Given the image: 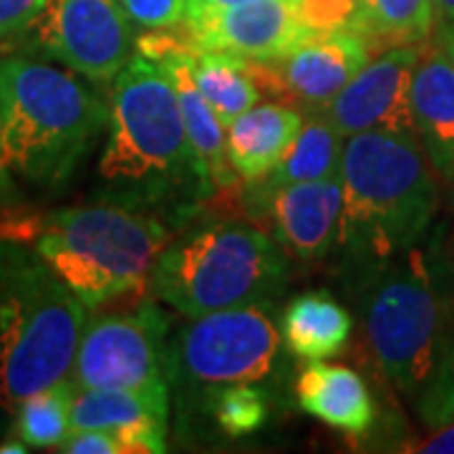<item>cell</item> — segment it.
I'll return each instance as SVG.
<instances>
[{"instance_id": "cell-20", "label": "cell", "mask_w": 454, "mask_h": 454, "mask_svg": "<svg viewBox=\"0 0 454 454\" xmlns=\"http://www.w3.org/2000/svg\"><path fill=\"white\" fill-rule=\"evenodd\" d=\"M184 64L190 68L197 89L207 98V104L215 109L225 129L240 114L253 109L262 98L253 61L247 59L225 51L200 49L192 38H187Z\"/></svg>"}, {"instance_id": "cell-2", "label": "cell", "mask_w": 454, "mask_h": 454, "mask_svg": "<svg viewBox=\"0 0 454 454\" xmlns=\"http://www.w3.org/2000/svg\"><path fill=\"white\" fill-rule=\"evenodd\" d=\"M348 280L358 291L376 366L417 402L454 328V255L447 230L434 225L419 243Z\"/></svg>"}, {"instance_id": "cell-31", "label": "cell", "mask_w": 454, "mask_h": 454, "mask_svg": "<svg viewBox=\"0 0 454 454\" xmlns=\"http://www.w3.org/2000/svg\"><path fill=\"white\" fill-rule=\"evenodd\" d=\"M404 452H427V454H454V422L429 427V434L411 444L402 447Z\"/></svg>"}, {"instance_id": "cell-21", "label": "cell", "mask_w": 454, "mask_h": 454, "mask_svg": "<svg viewBox=\"0 0 454 454\" xmlns=\"http://www.w3.org/2000/svg\"><path fill=\"white\" fill-rule=\"evenodd\" d=\"M351 313L331 293L313 291L288 303L280 324V336L298 358L325 361L343 351L351 339Z\"/></svg>"}, {"instance_id": "cell-22", "label": "cell", "mask_w": 454, "mask_h": 454, "mask_svg": "<svg viewBox=\"0 0 454 454\" xmlns=\"http://www.w3.org/2000/svg\"><path fill=\"white\" fill-rule=\"evenodd\" d=\"M340 154L343 137L331 124L325 112L309 114L303 129L298 131V137L293 139L276 169L268 177L255 182V192H270L298 182L336 177L340 172Z\"/></svg>"}, {"instance_id": "cell-28", "label": "cell", "mask_w": 454, "mask_h": 454, "mask_svg": "<svg viewBox=\"0 0 454 454\" xmlns=\"http://www.w3.org/2000/svg\"><path fill=\"white\" fill-rule=\"evenodd\" d=\"M49 0H0V49L20 46Z\"/></svg>"}, {"instance_id": "cell-32", "label": "cell", "mask_w": 454, "mask_h": 454, "mask_svg": "<svg viewBox=\"0 0 454 454\" xmlns=\"http://www.w3.org/2000/svg\"><path fill=\"white\" fill-rule=\"evenodd\" d=\"M247 0H187V16H195V13H210V11H223L230 5H240Z\"/></svg>"}, {"instance_id": "cell-29", "label": "cell", "mask_w": 454, "mask_h": 454, "mask_svg": "<svg viewBox=\"0 0 454 454\" xmlns=\"http://www.w3.org/2000/svg\"><path fill=\"white\" fill-rule=\"evenodd\" d=\"M358 0H298V11L310 31L346 28L356 13Z\"/></svg>"}, {"instance_id": "cell-3", "label": "cell", "mask_w": 454, "mask_h": 454, "mask_svg": "<svg viewBox=\"0 0 454 454\" xmlns=\"http://www.w3.org/2000/svg\"><path fill=\"white\" fill-rule=\"evenodd\" d=\"M109 124L97 83L38 53L0 59V157L13 179L61 190Z\"/></svg>"}, {"instance_id": "cell-33", "label": "cell", "mask_w": 454, "mask_h": 454, "mask_svg": "<svg viewBox=\"0 0 454 454\" xmlns=\"http://www.w3.org/2000/svg\"><path fill=\"white\" fill-rule=\"evenodd\" d=\"M434 41H437L442 49L447 51V56L454 61V26L447 23H437V31H434Z\"/></svg>"}, {"instance_id": "cell-24", "label": "cell", "mask_w": 454, "mask_h": 454, "mask_svg": "<svg viewBox=\"0 0 454 454\" xmlns=\"http://www.w3.org/2000/svg\"><path fill=\"white\" fill-rule=\"evenodd\" d=\"M79 387L66 376L53 387L35 391L13 409L11 434L20 437L31 450H59L71 432V409Z\"/></svg>"}, {"instance_id": "cell-36", "label": "cell", "mask_w": 454, "mask_h": 454, "mask_svg": "<svg viewBox=\"0 0 454 454\" xmlns=\"http://www.w3.org/2000/svg\"><path fill=\"white\" fill-rule=\"evenodd\" d=\"M434 8H437L439 23L454 26V0H434Z\"/></svg>"}, {"instance_id": "cell-4", "label": "cell", "mask_w": 454, "mask_h": 454, "mask_svg": "<svg viewBox=\"0 0 454 454\" xmlns=\"http://www.w3.org/2000/svg\"><path fill=\"white\" fill-rule=\"evenodd\" d=\"M336 250L346 276L419 243L439 212L437 172L414 134L361 131L343 142Z\"/></svg>"}, {"instance_id": "cell-15", "label": "cell", "mask_w": 454, "mask_h": 454, "mask_svg": "<svg viewBox=\"0 0 454 454\" xmlns=\"http://www.w3.org/2000/svg\"><path fill=\"white\" fill-rule=\"evenodd\" d=\"M255 205L270 223L278 245L298 260H321L336 250L343 184L336 177L298 182L270 192H255Z\"/></svg>"}, {"instance_id": "cell-6", "label": "cell", "mask_w": 454, "mask_h": 454, "mask_svg": "<svg viewBox=\"0 0 454 454\" xmlns=\"http://www.w3.org/2000/svg\"><path fill=\"white\" fill-rule=\"evenodd\" d=\"M89 309L23 243L0 240V409L71 373Z\"/></svg>"}, {"instance_id": "cell-23", "label": "cell", "mask_w": 454, "mask_h": 454, "mask_svg": "<svg viewBox=\"0 0 454 454\" xmlns=\"http://www.w3.org/2000/svg\"><path fill=\"white\" fill-rule=\"evenodd\" d=\"M437 23L434 0H358L348 26L361 33L373 51H384L429 43Z\"/></svg>"}, {"instance_id": "cell-12", "label": "cell", "mask_w": 454, "mask_h": 454, "mask_svg": "<svg viewBox=\"0 0 454 454\" xmlns=\"http://www.w3.org/2000/svg\"><path fill=\"white\" fill-rule=\"evenodd\" d=\"M422 51L424 46H391L379 51V56H373L340 89L339 97L325 109V116L343 139L361 131L414 134L411 82Z\"/></svg>"}, {"instance_id": "cell-26", "label": "cell", "mask_w": 454, "mask_h": 454, "mask_svg": "<svg viewBox=\"0 0 454 454\" xmlns=\"http://www.w3.org/2000/svg\"><path fill=\"white\" fill-rule=\"evenodd\" d=\"M417 411L427 427L454 422V328L442 348L437 369L417 396Z\"/></svg>"}, {"instance_id": "cell-27", "label": "cell", "mask_w": 454, "mask_h": 454, "mask_svg": "<svg viewBox=\"0 0 454 454\" xmlns=\"http://www.w3.org/2000/svg\"><path fill=\"white\" fill-rule=\"evenodd\" d=\"M137 28L164 31L187 20V0H116Z\"/></svg>"}, {"instance_id": "cell-1", "label": "cell", "mask_w": 454, "mask_h": 454, "mask_svg": "<svg viewBox=\"0 0 454 454\" xmlns=\"http://www.w3.org/2000/svg\"><path fill=\"white\" fill-rule=\"evenodd\" d=\"M98 179L119 205L154 215L215 195L197 167L172 79L139 51L109 86Z\"/></svg>"}, {"instance_id": "cell-13", "label": "cell", "mask_w": 454, "mask_h": 454, "mask_svg": "<svg viewBox=\"0 0 454 454\" xmlns=\"http://www.w3.org/2000/svg\"><path fill=\"white\" fill-rule=\"evenodd\" d=\"M184 28L200 49L225 51L260 64L288 56L316 33L301 16L298 0H247L187 16Z\"/></svg>"}, {"instance_id": "cell-30", "label": "cell", "mask_w": 454, "mask_h": 454, "mask_svg": "<svg viewBox=\"0 0 454 454\" xmlns=\"http://www.w3.org/2000/svg\"><path fill=\"white\" fill-rule=\"evenodd\" d=\"M56 452L64 454H127V444L106 429H71Z\"/></svg>"}, {"instance_id": "cell-5", "label": "cell", "mask_w": 454, "mask_h": 454, "mask_svg": "<svg viewBox=\"0 0 454 454\" xmlns=\"http://www.w3.org/2000/svg\"><path fill=\"white\" fill-rule=\"evenodd\" d=\"M0 240L33 247L89 310L149 286L172 240L160 215L127 205H83L31 215L0 210Z\"/></svg>"}, {"instance_id": "cell-16", "label": "cell", "mask_w": 454, "mask_h": 454, "mask_svg": "<svg viewBox=\"0 0 454 454\" xmlns=\"http://www.w3.org/2000/svg\"><path fill=\"white\" fill-rule=\"evenodd\" d=\"M167 384L145 389H79L71 429H106L127 444V454L167 450Z\"/></svg>"}, {"instance_id": "cell-10", "label": "cell", "mask_w": 454, "mask_h": 454, "mask_svg": "<svg viewBox=\"0 0 454 454\" xmlns=\"http://www.w3.org/2000/svg\"><path fill=\"white\" fill-rule=\"evenodd\" d=\"M169 316L146 301L129 310L86 321L71 381L79 389H145L164 381V336Z\"/></svg>"}, {"instance_id": "cell-7", "label": "cell", "mask_w": 454, "mask_h": 454, "mask_svg": "<svg viewBox=\"0 0 454 454\" xmlns=\"http://www.w3.org/2000/svg\"><path fill=\"white\" fill-rule=\"evenodd\" d=\"M288 255L278 240L245 220H215L172 238L149 288L187 318L212 310L262 306L288 286Z\"/></svg>"}, {"instance_id": "cell-14", "label": "cell", "mask_w": 454, "mask_h": 454, "mask_svg": "<svg viewBox=\"0 0 454 454\" xmlns=\"http://www.w3.org/2000/svg\"><path fill=\"white\" fill-rule=\"evenodd\" d=\"M190 38V35H187ZM184 35L164 31H146L137 38V51L160 64L172 79V86L177 91L179 109L184 119V129L190 137V145L197 157V167L202 172L205 182L212 187V192L232 190L238 175L227 160V131L217 114L197 89L190 68L184 64Z\"/></svg>"}, {"instance_id": "cell-35", "label": "cell", "mask_w": 454, "mask_h": 454, "mask_svg": "<svg viewBox=\"0 0 454 454\" xmlns=\"http://www.w3.org/2000/svg\"><path fill=\"white\" fill-rule=\"evenodd\" d=\"M16 190H13V177L8 175V169H5V164H3V157H0V205L3 202H8V197L13 195Z\"/></svg>"}, {"instance_id": "cell-18", "label": "cell", "mask_w": 454, "mask_h": 454, "mask_svg": "<svg viewBox=\"0 0 454 454\" xmlns=\"http://www.w3.org/2000/svg\"><path fill=\"white\" fill-rule=\"evenodd\" d=\"M306 116L298 106L260 101L227 127V160L235 175L250 184L268 177L288 152Z\"/></svg>"}, {"instance_id": "cell-8", "label": "cell", "mask_w": 454, "mask_h": 454, "mask_svg": "<svg viewBox=\"0 0 454 454\" xmlns=\"http://www.w3.org/2000/svg\"><path fill=\"white\" fill-rule=\"evenodd\" d=\"M20 46L59 61L101 89L112 86L129 64L137 35L116 0H49Z\"/></svg>"}, {"instance_id": "cell-17", "label": "cell", "mask_w": 454, "mask_h": 454, "mask_svg": "<svg viewBox=\"0 0 454 454\" xmlns=\"http://www.w3.org/2000/svg\"><path fill=\"white\" fill-rule=\"evenodd\" d=\"M414 134L439 179L454 182V61L432 35L411 82Z\"/></svg>"}, {"instance_id": "cell-19", "label": "cell", "mask_w": 454, "mask_h": 454, "mask_svg": "<svg viewBox=\"0 0 454 454\" xmlns=\"http://www.w3.org/2000/svg\"><path fill=\"white\" fill-rule=\"evenodd\" d=\"M295 396L306 414L351 437L366 434L376 419L364 379L340 364H309L295 381Z\"/></svg>"}, {"instance_id": "cell-11", "label": "cell", "mask_w": 454, "mask_h": 454, "mask_svg": "<svg viewBox=\"0 0 454 454\" xmlns=\"http://www.w3.org/2000/svg\"><path fill=\"white\" fill-rule=\"evenodd\" d=\"M372 43L351 26L313 33L288 56L260 64L253 71L270 94L295 101L301 112H325L340 89L372 61Z\"/></svg>"}, {"instance_id": "cell-25", "label": "cell", "mask_w": 454, "mask_h": 454, "mask_svg": "<svg viewBox=\"0 0 454 454\" xmlns=\"http://www.w3.org/2000/svg\"><path fill=\"white\" fill-rule=\"evenodd\" d=\"M210 411L220 429L230 437L253 434L268 419L265 394L253 384H227L212 389Z\"/></svg>"}, {"instance_id": "cell-9", "label": "cell", "mask_w": 454, "mask_h": 454, "mask_svg": "<svg viewBox=\"0 0 454 454\" xmlns=\"http://www.w3.org/2000/svg\"><path fill=\"white\" fill-rule=\"evenodd\" d=\"M280 331L262 306L212 310L192 318L175 340L177 369L202 387L255 384L273 372Z\"/></svg>"}, {"instance_id": "cell-34", "label": "cell", "mask_w": 454, "mask_h": 454, "mask_svg": "<svg viewBox=\"0 0 454 454\" xmlns=\"http://www.w3.org/2000/svg\"><path fill=\"white\" fill-rule=\"evenodd\" d=\"M8 452H16V454H26L31 452V447L23 442L20 437H16V434H11L8 439H3L0 442V454H8Z\"/></svg>"}]
</instances>
